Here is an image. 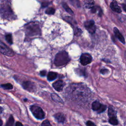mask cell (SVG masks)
Wrapping results in <instances>:
<instances>
[{
  "instance_id": "cell-3",
  "label": "cell",
  "mask_w": 126,
  "mask_h": 126,
  "mask_svg": "<svg viewBox=\"0 0 126 126\" xmlns=\"http://www.w3.org/2000/svg\"><path fill=\"white\" fill-rule=\"evenodd\" d=\"M68 53L65 51H61L58 53L55 58L54 64L57 67H61L67 64L70 61Z\"/></svg>"
},
{
  "instance_id": "cell-26",
  "label": "cell",
  "mask_w": 126,
  "mask_h": 126,
  "mask_svg": "<svg viewBox=\"0 0 126 126\" xmlns=\"http://www.w3.org/2000/svg\"><path fill=\"white\" fill-rule=\"evenodd\" d=\"M45 12L46 14H53L55 13V9L51 7L48 8L46 9Z\"/></svg>"
},
{
  "instance_id": "cell-31",
  "label": "cell",
  "mask_w": 126,
  "mask_h": 126,
  "mask_svg": "<svg viewBox=\"0 0 126 126\" xmlns=\"http://www.w3.org/2000/svg\"><path fill=\"white\" fill-rule=\"evenodd\" d=\"M107 71V70H105V69H103V70H100V72H101L103 74H105V73H106V71Z\"/></svg>"
},
{
  "instance_id": "cell-6",
  "label": "cell",
  "mask_w": 126,
  "mask_h": 126,
  "mask_svg": "<svg viewBox=\"0 0 126 126\" xmlns=\"http://www.w3.org/2000/svg\"><path fill=\"white\" fill-rule=\"evenodd\" d=\"M26 31L28 35L30 36H35L40 34V28L37 25L31 23L26 26Z\"/></svg>"
},
{
  "instance_id": "cell-23",
  "label": "cell",
  "mask_w": 126,
  "mask_h": 126,
  "mask_svg": "<svg viewBox=\"0 0 126 126\" xmlns=\"http://www.w3.org/2000/svg\"><path fill=\"white\" fill-rule=\"evenodd\" d=\"M6 40L7 42L8 43L10 44H12L13 43V42H12V35L11 34H8L6 36Z\"/></svg>"
},
{
  "instance_id": "cell-24",
  "label": "cell",
  "mask_w": 126,
  "mask_h": 126,
  "mask_svg": "<svg viewBox=\"0 0 126 126\" xmlns=\"http://www.w3.org/2000/svg\"><path fill=\"white\" fill-rule=\"evenodd\" d=\"M70 3L74 6L76 7H79L80 6V3L78 0H70Z\"/></svg>"
},
{
  "instance_id": "cell-27",
  "label": "cell",
  "mask_w": 126,
  "mask_h": 126,
  "mask_svg": "<svg viewBox=\"0 0 126 126\" xmlns=\"http://www.w3.org/2000/svg\"><path fill=\"white\" fill-rule=\"evenodd\" d=\"M41 126H51V125L50 124L49 121L47 120H44Z\"/></svg>"
},
{
  "instance_id": "cell-21",
  "label": "cell",
  "mask_w": 126,
  "mask_h": 126,
  "mask_svg": "<svg viewBox=\"0 0 126 126\" xmlns=\"http://www.w3.org/2000/svg\"><path fill=\"white\" fill-rule=\"evenodd\" d=\"M1 87L5 90H11L13 88V86H12L10 83H7V84L2 85Z\"/></svg>"
},
{
  "instance_id": "cell-29",
  "label": "cell",
  "mask_w": 126,
  "mask_h": 126,
  "mask_svg": "<svg viewBox=\"0 0 126 126\" xmlns=\"http://www.w3.org/2000/svg\"><path fill=\"white\" fill-rule=\"evenodd\" d=\"M86 125L87 126H96L94 123H93L92 121H88L87 122Z\"/></svg>"
},
{
  "instance_id": "cell-30",
  "label": "cell",
  "mask_w": 126,
  "mask_h": 126,
  "mask_svg": "<svg viewBox=\"0 0 126 126\" xmlns=\"http://www.w3.org/2000/svg\"><path fill=\"white\" fill-rule=\"evenodd\" d=\"M46 72L45 70H42L40 72L41 75L42 77H44L45 75H46Z\"/></svg>"
},
{
  "instance_id": "cell-34",
  "label": "cell",
  "mask_w": 126,
  "mask_h": 126,
  "mask_svg": "<svg viewBox=\"0 0 126 126\" xmlns=\"http://www.w3.org/2000/svg\"><path fill=\"white\" fill-rule=\"evenodd\" d=\"M3 125V121L2 120L0 119V126H2Z\"/></svg>"
},
{
  "instance_id": "cell-9",
  "label": "cell",
  "mask_w": 126,
  "mask_h": 126,
  "mask_svg": "<svg viewBox=\"0 0 126 126\" xmlns=\"http://www.w3.org/2000/svg\"><path fill=\"white\" fill-rule=\"evenodd\" d=\"M92 57L90 54L88 53L83 54L80 57V63L83 66H86L90 64L92 62Z\"/></svg>"
},
{
  "instance_id": "cell-2",
  "label": "cell",
  "mask_w": 126,
  "mask_h": 126,
  "mask_svg": "<svg viewBox=\"0 0 126 126\" xmlns=\"http://www.w3.org/2000/svg\"><path fill=\"white\" fill-rule=\"evenodd\" d=\"M69 92L72 93L71 96L73 98L79 99L81 98H86L87 97V95H89L90 93V90L88 89L87 87L84 86L83 84H72L69 87Z\"/></svg>"
},
{
  "instance_id": "cell-16",
  "label": "cell",
  "mask_w": 126,
  "mask_h": 126,
  "mask_svg": "<svg viewBox=\"0 0 126 126\" xmlns=\"http://www.w3.org/2000/svg\"><path fill=\"white\" fill-rule=\"evenodd\" d=\"M85 7L87 8H92L94 7V0H85L84 2Z\"/></svg>"
},
{
  "instance_id": "cell-13",
  "label": "cell",
  "mask_w": 126,
  "mask_h": 126,
  "mask_svg": "<svg viewBox=\"0 0 126 126\" xmlns=\"http://www.w3.org/2000/svg\"><path fill=\"white\" fill-rule=\"evenodd\" d=\"M110 7L113 11L117 12V13H121L122 11L120 7L118 6L116 1H114L111 3Z\"/></svg>"
},
{
  "instance_id": "cell-18",
  "label": "cell",
  "mask_w": 126,
  "mask_h": 126,
  "mask_svg": "<svg viewBox=\"0 0 126 126\" xmlns=\"http://www.w3.org/2000/svg\"><path fill=\"white\" fill-rule=\"evenodd\" d=\"M109 122L112 125H117L118 124V122L116 117H110L109 120Z\"/></svg>"
},
{
  "instance_id": "cell-11",
  "label": "cell",
  "mask_w": 126,
  "mask_h": 126,
  "mask_svg": "<svg viewBox=\"0 0 126 126\" xmlns=\"http://www.w3.org/2000/svg\"><path fill=\"white\" fill-rule=\"evenodd\" d=\"M52 86L56 91L60 92L63 90V87H64L65 83L62 80H58L54 82Z\"/></svg>"
},
{
  "instance_id": "cell-28",
  "label": "cell",
  "mask_w": 126,
  "mask_h": 126,
  "mask_svg": "<svg viewBox=\"0 0 126 126\" xmlns=\"http://www.w3.org/2000/svg\"><path fill=\"white\" fill-rule=\"evenodd\" d=\"M82 33L81 30L80 29L78 28H77L76 30H75V32L74 33V34L77 35H79L81 34V33Z\"/></svg>"
},
{
  "instance_id": "cell-5",
  "label": "cell",
  "mask_w": 126,
  "mask_h": 126,
  "mask_svg": "<svg viewBox=\"0 0 126 126\" xmlns=\"http://www.w3.org/2000/svg\"><path fill=\"white\" fill-rule=\"evenodd\" d=\"M30 110L36 118L42 120L44 118L45 113L40 107L36 105H32L30 107Z\"/></svg>"
},
{
  "instance_id": "cell-7",
  "label": "cell",
  "mask_w": 126,
  "mask_h": 126,
  "mask_svg": "<svg viewBox=\"0 0 126 126\" xmlns=\"http://www.w3.org/2000/svg\"><path fill=\"white\" fill-rule=\"evenodd\" d=\"M0 52L9 57L14 56V52L8 46L1 41H0Z\"/></svg>"
},
{
  "instance_id": "cell-17",
  "label": "cell",
  "mask_w": 126,
  "mask_h": 126,
  "mask_svg": "<svg viewBox=\"0 0 126 126\" xmlns=\"http://www.w3.org/2000/svg\"><path fill=\"white\" fill-rule=\"evenodd\" d=\"M57 77V74L54 72H50L47 75V79L49 81H51L55 80Z\"/></svg>"
},
{
  "instance_id": "cell-20",
  "label": "cell",
  "mask_w": 126,
  "mask_h": 126,
  "mask_svg": "<svg viewBox=\"0 0 126 126\" xmlns=\"http://www.w3.org/2000/svg\"><path fill=\"white\" fill-rule=\"evenodd\" d=\"M51 97H52V99L56 102H59V103H62L63 102L62 100L61 99V98L56 94H52L51 95Z\"/></svg>"
},
{
  "instance_id": "cell-35",
  "label": "cell",
  "mask_w": 126,
  "mask_h": 126,
  "mask_svg": "<svg viewBox=\"0 0 126 126\" xmlns=\"http://www.w3.org/2000/svg\"><path fill=\"white\" fill-rule=\"evenodd\" d=\"M126 5H123V8H124V11H126Z\"/></svg>"
},
{
  "instance_id": "cell-19",
  "label": "cell",
  "mask_w": 126,
  "mask_h": 126,
  "mask_svg": "<svg viewBox=\"0 0 126 126\" xmlns=\"http://www.w3.org/2000/svg\"><path fill=\"white\" fill-rule=\"evenodd\" d=\"M108 115L110 117H116V113L112 107H110L109 108L108 110Z\"/></svg>"
},
{
  "instance_id": "cell-4",
  "label": "cell",
  "mask_w": 126,
  "mask_h": 126,
  "mask_svg": "<svg viewBox=\"0 0 126 126\" xmlns=\"http://www.w3.org/2000/svg\"><path fill=\"white\" fill-rule=\"evenodd\" d=\"M0 14L3 17L10 20L14 17L13 12H12L10 7L7 4L3 5L0 8Z\"/></svg>"
},
{
  "instance_id": "cell-12",
  "label": "cell",
  "mask_w": 126,
  "mask_h": 126,
  "mask_svg": "<svg viewBox=\"0 0 126 126\" xmlns=\"http://www.w3.org/2000/svg\"><path fill=\"white\" fill-rule=\"evenodd\" d=\"M22 86L25 89H26L29 91H32L34 90L35 85L33 82L30 81H26L24 82Z\"/></svg>"
},
{
  "instance_id": "cell-32",
  "label": "cell",
  "mask_w": 126,
  "mask_h": 126,
  "mask_svg": "<svg viewBox=\"0 0 126 126\" xmlns=\"http://www.w3.org/2000/svg\"><path fill=\"white\" fill-rule=\"evenodd\" d=\"M15 126H23V125H22V123H21L20 122H17L16 123Z\"/></svg>"
},
{
  "instance_id": "cell-22",
  "label": "cell",
  "mask_w": 126,
  "mask_h": 126,
  "mask_svg": "<svg viewBox=\"0 0 126 126\" xmlns=\"http://www.w3.org/2000/svg\"><path fill=\"white\" fill-rule=\"evenodd\" d=\"M14 118L12 115H11L9 118L8 121H7L6 126H14Z\"/></svg>"
},
{
  "instance_id": "cell-33",
  "label": "cell",
  "mask_w": 126,
  "mask_h": 126,
  "mask_svg": "<svg viewBox=\"0 0 126 126\" xmlns=\"http://www.w3.org/2000/svg\"><path fill=\"white\" fill-rule=\"evenodd\" d=\"M3 108H2V107L0 106V114H1V113H2V112H3Z\"/></svg>"
},
{
  "instance_id": "cell-15",
  "label": "cell",
  "mask_w": 126,
  "mask_h": 126,
  "mask_svg": "<svg viewBox=\"0 0 126 126\" xmlns=\"http://www.w3.org/2000/svg\"><path fill=\"white\" fill-rule=\"evenodd\" d=\"M54 117L57 121L59 123H64L65 120V118L64 114L61 113L55 114Z\"/></svg>"
},
{
  "instance_id": "cell-8",
  "label": "cell",
  "mask_w": 126,
  "mask_h": 126,
  "mask_svg": "<svg viewBox=\"0 0 126 126\" xmlns=\"http://www.w3.org/2000/svg\"><path fill=\"white\" fill-rule=\"evenodd\" d=\"M92 109L95 111H97L98 113L105 111L106 108V106L100 104L98 101H95L92 105Z\"/></svg>"
},
{
  "instance_id": "cell-25",
  "label": "cell",
  "mask_w": 126,
  "mask_h": 126,
  "mask_svg": "<svg viewBox=\"0 0 126 126\" xmlns=\"http://www.w3.org/2000/svg\"><path fill=\"white\" fill-rule=\"evenodd\" d=\"M63 7H64V8L66 9V10L69 12V13L70 14H73V12L71 10V9L69 7V6L65 3H63Z\"/></svg>"
},
{
  "instance_id": "cell-1",
  "label": "cell",
  "mask_w": 126,
  "mask_h": 126,
  "mask_svg": "<svg viewBox=\"0 0 126 126\" xmlns=\"http://www.w3.org/2000/svg\"><path fill=\"white\" fill-rule=\"evenodd\" d=\"M46 40L56 44H64L71 37V32L66 25L59 22L47 23L44 28Z\"/></svg>"
},
{
  "instance_id": "cell-10",
  "label": "cell",
  "mask_w": 126,
  "mask_h": 126,
  "mask_svg": "<svg viewBox=\"0 0 126 126\" xmlns=\"http://www.w3.org/2000/svg\"><path fill=\"white\" fill-rule=\"evenodd\" d=\"M84 26L85 28L90 34H93L96 31V26L95 22L93 20L87 21L85 23Z\"/></svg>"
},
{
  "instance_id": "cell-14",
  "label": "cell",
  "mask_w": 126,
  "mask_h": 126,
  "mask_svg": "<svg viewBox=\"0 0 126 126\" xmlns=\"http://www.w3.org/2000/svg\"><path fill=\"white\" fill-rule=\"evenodd\" d=\"M114 32L115 33V35L117 37V38L118 39V40L121 42H122L124 44H125V41L124 38L123 36H122V35L120 33L119 31L118 30V29L117 28H114Z\"/></svg>"
}]
</instances>
